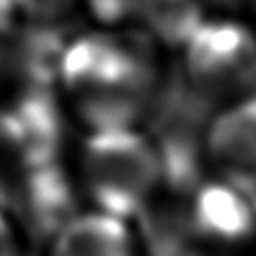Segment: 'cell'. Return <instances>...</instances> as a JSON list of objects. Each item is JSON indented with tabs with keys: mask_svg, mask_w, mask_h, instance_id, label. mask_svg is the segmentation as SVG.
Instances as JSON below:
<instances>
[{
	"mask_svg": "<svg viewBox=\"0 0 256 256\" xmlns=\"http://www.w3.org/2000/svg\"><path fill=\"white\" fill-rule=\"evenodd\" d=\"M58 74L76 112L97 130L130 126L150 84V63L140 40L88 34L66 45Z\"/></svg>",
	"mask_w": 256,
	"mask_h": 256,
	"instance_id": "1",
	"label": "cell"
},
{
	"mask_svg": "<svg viewBox=\"0 0 256 256\" xmlns=\"http://www.w3.org/2000/svg\"><path fill=\"white\" fill-rule=\"evenodd\" d=\"M164 173L158 146L132 126L97 128L86 140L81 176L99 212L137 216L153 198Z\"/></svg>",
	"mask_w": 256,
	"mask_h": 256,
	"instance_id": "2",
	"label": "cell"
},
{
	"mask_svg": "<svg viewBox=\"0 0 256 256\" xmlns=\"http://www.w3.org/2000/svg\"><path fill=\"white\" fill-rule=\"evenodd\" d=\"M184 63L202 88H240L256 74V36L236 20H200L184 38Z\"/></svg>",
	"mask_w": 256,
	"mask_h": 256,
	"instance_id": "3",
	"label": "cell"
},
{
	"mask_svg": "<svg viewBox=\"0 0 256 256\" xmlns=\"http://www.w3.org/2000/svg\"><path fill=\"white\" fill-rule=\"evenodd\" d=\"M248 182L227 178L202 186L191 202V222L212 243H240L256 230V207Z\"/></svg>",
	"mask_w": 256,
	"mask_h": 256,
	"instance_id": "4",
	"label": "cell"
},
{
	"mask_svg": "<svg viewBox=\"0 0 256 256\" xmlns=\"http://www.w3.org/2000/svg\"><path fill=\"white\" fill-rule=\"evenodd\" d=\"M207 153L227 178L256 182V97L240 99L212 122Z\"/></svg>",
	"mask_w": 256,
	"mask_h": 256,
	"instance_id": "5",
	"label": "cell"
},
{
	"mask_svg": "<svg viewBox=\"0 0 256 256\" xmlns=\"http://www.w3.org/2000/svg\"><path fill=\"white\" fill-rule=\"evenodd\" d=\"M48 256H137L124 218L106 212L72 216L54 234Z\"/></svg>",
	"mask_w": 256,
	"mask_h": 256,
	"instance_id": "6",
	"label": "cell"
},
{
	"mask_svg": "<svg viewBox=\"0 0 256 256\" xmlns=\"http://www.w3.org/2000/svg\"><path fill=\"white\" fill-rule=\"evenodd\" d=\"M84 2L86 0H14V7L16 14H22L32 22L56 25Z\"/></svg>",
	"mask_w": 256,
	"mask_h": 256,
	"instance_id": "7",
	"label": "cell"
},
{
	"mask_svg": "<svg viewBox=\"0 0 256 256\" xmlns=\"http://www.w3.org/2000/svg\"><path fill=\"white\" fill-rule=\"evenodd\" d=\"M0 256H22L18 232L2 209H0Z\"/></svg>",
	"mask_w": 256,
	"mask_h": 256,
	"instance_id": "8",
	"label": "cell"
},
{
	"mask_svg": "<svg viewBox=\"0 0 256 256\" xmlns=\"http://www.w3.org/2000/svg\"><path fill=\"white\" fill-rule=\"evenodd\" d=\"M14 20H16L14 0H0V40L7 38V34L14 27Z\"/></svg>",
	"mask_w": 256,
	"mask_h": 256,
	"instance_id": "9",
	"label": "cell"
}]
</instances>
